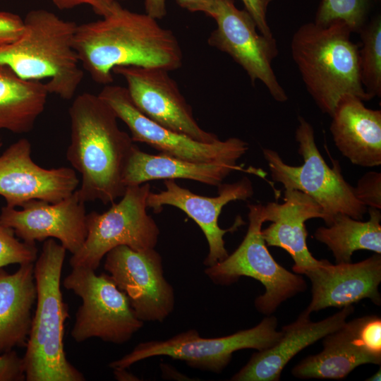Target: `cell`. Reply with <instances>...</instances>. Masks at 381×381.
Wrapping results in <instances>:
<instances>
[{"label":"cell","mask_w":381,"mask_h":381,"mask_svg":"<svg viewBox=\"0 0 381 381\" xmlns=\"http://www.w3.org/2000/svg\"><path fill=\"white\" fill-rule=\"evenodd\" d=\"M74 47L81 66L101 85L111 84L117 66L157 67L169 71L182 66V50L174 33L157 20L115 4L101 19L78 25Z\"/></svg>","instance_id":"obj_1"},{"label":"cell","mask_w":381,"mask_h":381,"mask_svg":"<svg viewBox=\"0 0 381 381\" xmlns=\"http://www.w3.org/2000/svg\"><path fill=\"white\" fill-rule=\"evenodd\" d=\"M68 114L66 159L81 176L80 198L85 202H114L126 188L123 174L135 145L131 135L119 128L114 111L98 94L77 95Z\"/></svg>","instance_id":"obj_2"},{"label":"cell","mask_w":381,"mask_h":381,"mask_svg":"<svg viewBox=\"0 0 381 381\" xmlns=\"http://www.w3.org/2000/svg\"><path fill=\"white\" fill-rule=\"evenodd\" d=\"M342 21L322 26L310 22L301 25L291 41V53L306 88L323 113L331 116L344 95L363 102L373 97L360 76L359 46Z\"/></svg>","instance_id":"obj_3"},{"label":"cell","mask_w":381,"mask_h":381,"mask_svg":"<svg viewBox=\"0 0 381 381\" xmlns=\"http://www.w3.org/2000/svg\"><path fill=\"white\" fill-rule=\"evenodd\" d=\"M66 250L54 238L43 241L34 262L37 307L23 363L26 381H84L83 374L67 359L64 324L69 317L61 290Z\"/></svg>","instance_id":"obj_4"},{"label":"cell","mask_w":381,"mask_h":381,"mask_svg":"<svg viewBox=\"0 0 381 381\" xmlns=\"http://www.w3.org/2000/svg\"><path fill=\"white\" fill-rule=\"evenodd\" d=\"M24 23L22 37L0 47V66L22 79L44 80L49 94L71 99L84 77L74 47L78 25L44 9L30 11Z\"/></svg>","instance_id":"obj_5"},{"label":"cell","mask_w":381,"mask_h":381,"mask_svg":"<svg viewBox=\"0 0 381 381\" xmlns=\"http://www.w3.org/2000/svg\"><path fill=\"white\" fill-rule=\"evenodd\" d=\"M298 121L295 139L303 162L291 166L277 151L262 149L272 180L282 183L285 189L299 190L314 199L322 209L327 226L338 213L362 220L368 207L356 198L354 187L343 177L339 163L333 160L332 167L327 164L316 145L312 125L301 116Z\"/></svg>","instance_id":"obj_6"},{"label":"cell","mask_w":381,"mask_h":381,"mask_svg":"<svg viewBox=\"0 0 381 381\" xmlns=\"http://www.w3.org/2000/svg\"><path fill=\"white\" fill-rule=\"evenodd\" d=\"M249 224L238 247L221 262L207 267L205 273L212 282L229 285L241 277H249L261 282L265 293L254 302L260 313L272 315L285 301L307 289L299 274L293 273L277 263L269 252L262 234L266 222L264 205L248 204Z\"/></svg>","instance_id":"obj_7"},{"label":"cell","mask_w":381,"mask_h":381,"mask_svg":"<svg viewBox=\"0 0 381 381\" xmlns=\"http://www.w3.org/2000/svg\"><path fill=\"white\" fill-rule=\"evenodd\" d=\"M277 319L267 315L256 326L216 338H204L195 329H188L166 340L138 344L129 353L109 363L112 369H127L134 363L155 356H165L184 361L188 366L220 373L231 362L235 351L253 349L266 350L282 335Z\"/></svg>","instance_id":"obj_8"},{"label":"cell","mask_w":381,"mask_h":381,"mask_svg":"<svg viewBox=\"0 0 381 381\" xmlns=\"http://www.w3.org/2000/svg\"><path fill=\"white\" fill-rule=\"evenodd\" d=\"M150 185L146 182L128 186L121 199L102 213H87V236L81 248L69 260L71 267L96 271L111 249L126 246L135 250L155 248L159 229L147 212Z\"/></svg>","instance_id":"obj_9"},{"label":"cell","mask_w":381,"mask_h":381,"mask_svg":"<svg viewBox=\"0 0 381 381\" xmlns=\"http://www.w3.org/2000/svg\"><path fill=\"white\" fill-rule=\"evenodd\" d=\"M63 286L82 300L71 332L75 341L97 337L123 344L143 326L126 294L107 274L97 275L92 270L72 267Z\"/></svg>","instance_id":"obj_10"},{"label":"cell","mask_w":381,"mask_h":381,"mask_svg":"<svg viewBox=\"0 0 381 381\" xmlns=\"http://www.w3.org/2000/svg\"><path fill=\"white\" fill-rule=\"evenodd\" d=\"M98 95L127 126L133 142L160 153L195 162L235 164L248 150V143L238 138L202 143L157 123L136 108L125 87L106 85Z\"/></svg>","instance_id":"obj_11"},{"label":"cell","mask_w":381,"mask_h":381,"mask_svg":"<svg viewBox=\"0 0 381 381\" xmlns=\"http://www.w3.org/2000/svg\"><path fill=\"white\" fill-rule=\"evenodd\" d=\"M213 18L217 28L207 40L209 45L229 55L253 85L260 80L275 101L286 102L288 96L272 68L279 54L274 37L262 35L250 15L236 8L234 0H220Z\"/></svg>","instance_id":"obj_12"},{"label":"cell","mask_w":381,"mask_h":381,"mask_svg":"<svg viewBox=\"0 0 381 381\" xmlns=\"http://www.w3.org/2000/svg\"><path fill=\"white\" fill-rule=\"evenodd\" d=\"M104 268L143 322H162L173 312L174 290L164 277L162 258L155 248L135 250L119 246L106 254Z\"/></svg>","instance_id":"obj_13"},{"label":"cell","mask_w":381,"mask_h":381,"mask_svg":"<svg viewBox=\"0 0 381 381\" xmlns=\"http://www.w3.org/2000/svg\"><path fill=\"white\" fill-rule=\"evenodd\" d=\"M169 71L157 67L117 66L113 73L122 76L136 108L157 123L197 141L212 143L218 137L204 131Z\"/></svg>","instance_id":"obj_14"},{"label":"cell","mask_w":381,"mask_h":381,"mask_svg":"<svg viewBox=\"0 0 381 381\" xmlns=\"http://www.w3.org/2000/svg\"><path fill=\"white\" fill-rule=\"evenodd\" d=\"M165 190L159 193L150 191L147 198V207L155 213L162 210L164 205H171L184 212L200 228L208 243V254L204 260L207 267L222 261L228 255L224 236L233 232L245 224L238 216L234 224L222 229L218 220L222 208L235 200H247L254 193L251 181L246 176L232 183L218 186L217 195L207 197L191 192L178 185L175 180H164Z\"/></svg>","instance_id":"obj_15"},{"label":"cell","mask_w":381,"mask_h":381,"mask_svg":"<svg viewBox=\"0 0 381 381\" xmlns=\"http://www.w3.org/2000/svg\"><path fill=\"white\" fill-rule=\"evenodd\" d=\"M31 152L30 141L23 138L0 155V195L8 207H21L32 200L56 202L78 188L80 180L73 168L42 167Z\"/></svg>","instance_id":"obj_16"},{"label":"cell","mask_w":381,"mask_h":381,"mask_svg":"<svg viewBox=\"0 0 381 381\" xmlns=\"http://www.w3.org/2000/svg\"><path fill=\"white\" fill-rule=\"evenodd\" d=\"M85 203L75 190L54 203L32 200L23 205L21 210L6 205L1 209L0 222L11 228L25 243L56 238L73 255L87 236Z\"/></svg>","instance_id":"obj_17"},{"label":"cell","mask_w":381,"mask_h":381,"mask_svg":"<svg viewBox=\"0 0 381 381\" xmlns=\"http://www.w3.org/2000/svg\"><path fill=\"white\" fill-rule=\"evenodd\" d=\"M312 284L311 301L308 313L329 307L343 308L369 298L381 304V254L375 253L361 262L337 263L327 260L316 267L303 270Z\"/></svg>","instance_id":"obj_18"},{"label":"cell","mask_w":381,"mask_h":381,"mask_svg":"<svg viewBox=\"0 0 381 381\" xmlns=\"http://www.w3.org/2000/svg\"><path fill=\"white\" fill-rule=\"evenodd\" d=\"M354 311L352 305L318 322L303 311L293 322L284 326L279 340L270 348L254 353L235 375L233 381H278L290 360L306 347L339 329Z\"/></svg>","instance_id":"obj_19"},{"label":"cell","mask_w":381,"mask_h":381,"mask_svg":"<svg viewBox=\"0 0 381 381\" xmlns=\"http://www.w3.org/2000/svg\"><path fill=\"white\" fill-rule=\"evenodd\" d=\"M266 222L272 224L262 234L267 246L285 250L294 262L292 270L299 274L304 270L320 265L307 246L306 222L313 218L324 219L320 205L308 195L292 189H285L284 202H270L264 205Z\"/></svg>","instance_id":"obj_20"},{"label":"cell","mask_w":381,"mask_h":381,"mask_svg":"<svg viewBox=\"0 0 381 381\" xmlns=\"http://www.w3.org/2000/svg\"><path fill=\"white\" fill-rule=\"evenodd\" d=\"M329 130L333 141L353 164L373 167L381 164V111L367 108L358 97H340Z\"/></svg>","instance_id":"obj_21"},{"label":"cell","mask_w":381,"mask_h":381,"mask_svg":"<svg viewBox=\"0 0 381 381\" xmlns=\"http://www.w3.org/2000/svg\"><path fill=\"white\" fill-rule=\"evenodd\" d=\"M243 171L262 179L266 173L260 169L243 167V164L190 162L160 153L152 155L133 146L123 174V183L138 186L154 180L188 179L218 186L232 172Z\"/></svg>","instance_id":"obj_22"},{"label":"cell","mask_w":381,"mask_h":381,"mask_svg":"<svg viewBox=\"0 0 381 381\" xmlns=\"http://www.w3.org/2000/svg\"><path fill=\"white\" fill-rule=\"evenodd\" d=\"M361 318L346 322L339 329L323 337V349L310 355L291 370L300 379L346 377L356 368L368 363L380 365L381 357L370 352L360 335Z\"/></svg>","instance_id":"obj_23"},{"label":"cell","mask_w":381,"mask_h":381,"mask_svg":"<svg viewBox=\"0 0 381 381\" xmlns=\"http://www.w3.org/2000/svg\"><path fill=\"white\" fill-rule=\"evenodd\" d=\"M36 300L34 262L20 265L13 274L0 268V355L25 347Z\"/></svg>","instance_id":"obj_24"},{"label":"cell","mask_w":381,"mask_h":381,"mask_svg":"<svg viewBox=\"0 0 381 381\" xmlns=\"http://www.w3.org/2000/svg\"><path fill=\"white\" fill-rule=\"evenodd\" d=\"M49 95L44 83L22 79L0 66V130L16 134L31 131Z\"/></svg>","instance_id":"obj_25"},{"label":"cell","mask_w":381,"mask_h":381,"mask_svg":"<svg viewBox=\"0 0 381 381\" xmlns=\"http://www.w3.org/2000/svg\"><path fill=\"white\" fill-rule=\"evenodd\" d=\"M370 218L366 222L338 213L327 226L318 228L315 238L332 251L336 263L351 262L353 253L368 250L381 254L380 210L368 207Z\"/></svg>","instance_id":"obj_26"},{"label":"cell","mask_w":381,"mask_h":381,"mask_svg":"<svg viewBox=\"0 0 381 381\" xmlns=\"http://www.w3.org/2000/svg\"><path fill=\"white\" fill-rule=\"evenodd\" d=\"M359 68L362 85L373 98L381 96V16L377 14L358 32Z\"/></svg>","instance_id":"obj_27"},{"label":"cell","mask_w":381,"mask_h":381,"mask_svg":"<svg viewBox=\"0 0 381 381\" xmlns=\"http://www.w3.org/2000/svg\"><path fill=\"white\" fill-rule=\"evenodd\" d=\"M380 0H321L314 23L325 26L342 21L353 32L358 33L369 20L373 6Z\"/></svg>","instance_id":"obj_28"},{"label":"cell","mask_w":381,"mask_h":381,"mask_svg":"<svg viewBox=\"0 0 381 381\" xmlns=\"http://www.w3.org/2000/svg\"><path fill=\"white\" fill-rule=\"evenodd\" d=\"M37 253L35 243L20 241L11 228L0 222V268L12 264L35 262Z\"/></svg>","instance_id":"obj_29"},{"label":"cell","mask_w":381,"mask_h":381,"mask_svg":"<svg viewBox=\"0 0 381 381\" xmlns=\"http://www.w3.org/2000/svg\"><path fill=\"white\" fill-rule=\"evenodd\" d=\"M356 198L365 207L381 209V173L368 171L354 187Z\"/></svg>","instance_id":"obj_30"},{"label":"cell","mask_w":381,"mask_h":381,"mask_svg":"<svg viewBox=\"0 0 381 381\" xmlns=\"http://www.w3.org/2000/svg\"><path fill=\"white\" fill-rule=\"evenodd\" d=\"M24 31V19L13 13L0 11V47L18 41Z\"/></svg>","instance_id":"obj_31"},{"label":"cell","mask_w":381,"mask_h":381,"mask_svg":"<svg viewBox=\"0 0 381 381\" xmlns=\"http://www.w3.org/2000/svg\"><path fill=\"white\" fill-rule=\"evenodd\" d=\"M25 380L23 358L11 350L0 355V381Z\"/></svg>","instance_id":"obj_32"},{"label":"cell","mask_w":381,"mask_h":381,"mask_svg":"<svg viewBox=\"0 0 381 381\" xmlns=\"http://www.w3.org/2000/svg\"><path fill=\"white\" fill-rule=\"evenodd\" d=\"M273 0H241L245 10L255 21L258 30L264 36L274 37L267 23V12L269 4Z\"/></svg>","instance_id":"obj_33"},{"label":"cell","mask_w":381,"mask_h":381,"mask_svg":"<svg viewBox=\"0 0 381 381\" xmlns=\"http://www.w3.org/2000/svg\"><path fill=\"white\" fill-rule=\"evenodd\" d=\"M59 9L68 10L81 5L90 6L94 12L102 17L116 3L125 0H50Z\"/></svg>","instance_id":"obj_34"},{"label":"cell","mask_w":381,"mask_h":381,"mask_svg":"<svg viewBox=\"0 0 381 381\" xmlns=\"http://www.w3.org/2000/svg\"><path fill=\"white\" fill-rule=\"evenodd\" d=\"M181 8L190 12H202L214 18L220 0H175Z\"/></svg>","instance_id":"obj_35"},{"label":"cell","mask_w":381,"mask_h":381,"mask_svg":"<svg viewBox=\"0 0 381 381\" xmlns=\"http://www.w3.org/2000/svg\"><path fill=\"white\" fill-rule=\"evenodd\" d=\"M145 13L156 20L167 15L166 0H144Z\"/></svg>","instance_id":"obj_36"},{"label":"cell","mask_w":381,"mask_h":381,"mask_svg":"<svg viewBox=\"0 0 381 381\" xmlns=\"http://www.w3.org/2000/svg\"><path fill=\"white\" fill-rule=\"evenodd\" d=\"M381 370H379L372 376L366 379L367 381H380L381 379Z\"/></svg>","instance_id":"obj_37"},{"label":"cell","mask_w":381,"mask_h":381,"mask_svg":"<svg viewBox=\"0 0 381 381\" xmlns=\"http://www.w3.org/2000/svg\"><path fill=\"white\" fill-rule=\"evenodd\" d=\"M1 145H2V143H1V142L0 141V147H1Z\"/></svg>","instance_id":"obj_38"}]
</instances>
